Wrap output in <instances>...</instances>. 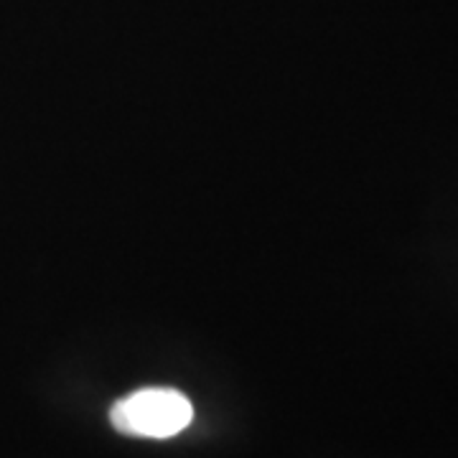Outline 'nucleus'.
Wrapping results in <instances>:
<instances>
[{
	"instance_id": "1",
	"label": "nucleus",
	"mask_w": 458,
	"mask_h": 458,
	"mask_svg": "<svg viewBox=\"0 0 458 458\" xmlns=\"http://www.w3.org/2000/svg\"><path fill=\"white\" fill-rule=\"evenodd\" d=\"M113 426L138 438H174L191 426L194 405L179 390L146 387L117 400L110 410Z\"/></svg>"
}]
</instances>
